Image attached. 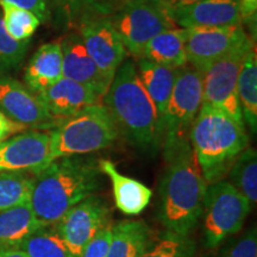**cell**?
I'll return each mask as SVG.
<instances>
[{"instance_id": "22", "label": "cell", "mask_w": 257, "mask_h": 257, "mask_svg": "<svg viewBox=\"0 0 257 257\" xmlns=\"http://www.w3.org/2000/svg\"><path fill=\"white\" fill-rule=\"evenodd\" d=\"M186 37L187 29L176 28L162 32L148 42L140 59H147L172 68L187 66L185 49Z\"/></svg>"}, {"instance_id": "3", "label": "cell", "mask_w": 257, "mask_h": 257, "mask_svg": "<svg viewBox=\"0 0 257 257\" xmlns=\"http://www.w3.org/2000/svg\"><path fill=\"white\" fill-rule=\"evenodd\" d=\"M167 163L160 185L159 219L168 231L188 236L201 218L207 184L191 146Z\"/></svg>"}, {"instance_id": "31", "label": "cell", "mask_w": 257, "mask_h": 257, "mask_svg": "<svg viewBox=\"0 0 257 257\" xmlns=\"http://www.w3.org/2000/svg\"><path fill=\"white\" fill-rule=\"evenodd\" d=\"M73 22L82 23L89 18L108 17L117 5L114 0H57Z\"/></svg>"}, {"instance_id": "24", "label": "cell", "mask_w": 257, "mask_h": 257, "mask_svg": "<svg viewBox=\"0 0 257 257\" xmlns=\"http://www.w3.org/2000/svg\"><path fill=\"white\" fill-rule=\"evenodd\" d=\"M237 95L244 124L255 135L257 131V57L253 47L244 59L237 80Z\"/></svg>"}, {"instance_id": "28", "label": "cell", "mask_w": 257, "mask_h": 257, "mask_svg": "<svg viewBox=\"0 0 257 257\" xmlns=\"http://www.w3.org/2000/svg\"><path fill=\"white\" fill-rule=\"evenodd\" d=\"M0 8L3 10L2 17L5 30L10 36L18 42H30L40 27V19L28 10L9 3L0 2Z\"/></svg>"}, {"instance_id": "37", "label": "cell", "mask_w": 257, "mask_h": 257, "mask_svg": "<svg viewBox=\"0 0 257 257\" xmlns=\"http://www.w3.org/2000/svg\"><path fill=\"white\" fill-rule=\"evenodd\" d=\"M156 2L166 10H172L194 4V3L200 2V0H156Z\"/></svg>"}, {"instance_id": "2", "label": "cell", "mask_w": 257, "mask_h": 257, "mask_svg": "<svg viewBox=\"0 0 257 257\" xmlns=\"http://www.w3.org/2000/svg\"><path fill=\"white\" fill-rule=\"evenodd\" d=\"M99 161L89 157L57 159L34 178L30 205L42 223L59 221L73 206L94 195L101 186Z\"/></svg>"}, {"instance_id": "26", "label": "cell", "mask_w": 257, "mask_h": 257, "mask_svg": "<svg viewBox=\"0 0 257 257\" xmlns=\"http://www.w3.org/2000/svg\"><path fill=\"white\" fill-rule=\"evenodd\" d=\"M18 249L23 250L28 257H73L54 224L41 227Z\"/></svg>"}, {"instance_id": "14", "label": "cell", "mask_w": 257, "mask_h": 257, "mask_svg": "<svg viewBox=\"0 0 257 257\" xmlns=\"http://www.w3.org/2000/svg\"><path fill=\"white\" fill-rule=\"evenodd\" d=\"M79 35L88 55L100 72L112 81L117 69L126 59L127 51L110 19L95 17L83 21L80 23Z\"/></svg>"}, {"instance_id": "5", "label": "cell", "mask_w": 257, "mask_h": 257, "mask_svg": "<svg viewBox=\"0 0 257 257\" xmlns=\"http://www.w3.org/2000/svg\"><path fill=\"white\" fill-rule=\"evenodd\" d=\"M50 161L100 152L117 141L119 133L104 104L87 106L50 130Z\"/></svg>"}, {"instance_id": "34", "label": "cell", "mask_w": 257, "mask_h": 257, "mask_svg": "<svg viewBox=\"0 0 257 257\" xmlns=\"http://www.w3.org/2000/svg\"><path fill=\"white\" fill-rule=\"evenodd\" d=\"M0 2L28 10L40 19L41 23H47L51 18L53 0H0Z\"/></svg>"}, {"instance_id": "13", "label": "cell", "mask_w": 257, "mask_h": 257, "mask_svg": "<svg viewBox=\"0 0 257 257\" xmlns=\"http://www.w3.org/2000/svg\"><path fill=\"white\" fill-rule=\"evenodd\" d=\"M51 163L50 135L29 128L0 143V172H27L36 175Z\"/></svg>"}, {"instance_id": "21", "label": "cell", "mask_w": 257, "mask_h": 257, "mask_svg": "<svg viewBox=\"0 0 257 257\" xmlns=\"http://www.w3.org/2000/svg\"><path fill=\"white\" fill-rule=\"evenodd\" d=\"M46 225L36 217L30 202L0 212V250L19 248Z\"/></svg>"}, {"instance_id": "29", "label": "cell", "mask_w": 257, "mask_h": 257, "mask_svg": "<svg viewBox=\"0 0 257 257\" xmlns=\"http://www.w3.org/2000/svg\"><path fill=\"white\" fill-rule=\"evenodd\" d=\"M195 244L189 238L167 230L149 245L142 257H194Z\"/></svg>"}, {"instance_id": "4", "label": "cell", "mask_w": 257, "mask_h": 257, "mask_svg": "<svg viewBox=\"0 0 257 257\" xmlns=\"http://www.w3.org/2000/svg\"><path fill=\"white\" fill-rule=\"evenodd\" d=\"M189 143L206 184L224 180L234 160L249 147L245 125L229 114L202 105L193 123Z\"/></svg>"}, {"instance_id": "32", "label": "cell", "mask_w": 257, "mask_h": 257, "mask_svg": "<svg viewBox=\"0 0 257 257\" xmlns=\"http://www.w3.org/2000/svg\"><path fill=\"white\" fill-rule=\"evenodd\" d=\"M218 257H257V233L255 227L245 231L220 251Z\"/></svg>"}, {"instance_id": "25", "label": "cell", "mask_w": 257, "mask_h": 257, "mask_svg": "<svg viewBox=\"0 0 257 257\" xmlns=\"http://www.w3.org/2000/svg\"><path fill=\"white\" fill-rule=\"evenodd\" d=\"M229 182L239 193L248 199L252 205L257 201V154L252 148H246L238 157L227 173Z\"/></svg>"}, {"instance_id": "15", "label": "cell", "mask_w": 257, "mask_h": 257, "mask_svg": "<svg viewBox=\"0 0 257 257\" xmlns=\"http://www.w3.org/2000/svg\"><path fill=\"white\" fill-rule=\"evenodd\" d=\"M166 11L176 27L182 29L243 25L239 0H200L194 4Z\"/></svg>"}, {"instance_id": "36", "label": "cell", "mask_w": 257, "mask_h": 257, "mask_svg": "<svg viewBox=\"0 0 257 257\" xmlns=\"http://www.w3.org/2000/svg\"><path fill=\"white\" fill-rule=\"evenodd\" d=\"M240 8H242L243 15V23L245 21H252V18L256 17V9H257V0H239Z\"/></svg>"}, {"instance_id": "27", "label": "cell", "mask_w": 257, "mask_h": 257, "mask_svg": "<svg viewBox=\"0 0 257 257\" xmlns=\"http://www.w3.org/2000/svg\"><path fill=\"white\" fill-rule=\"evenodd\" d=\"M34 178L27 172H0V212L30 202Z\"/></svg>"}, {"instance_id": "1", "label": "cell", "mask_w": 257, "mask_h": 257, "mask_svg": "<svg viewBox=\"0 0 257 257\" xmlns=\"http://www.w3.org/2000/svg\"><path fill=\"white\" fill-rule=\"evenodd\" d=\"M117 125L119 136L147 154L159 153L162 146V121L149 94L138 78L136 62L125 59L102 96Z\"/></svg>"}, {"instance_id": "30", "label": "cell", "mask_w": 257, "mask_h": 257, "mask_svg": "<svg viewBox=\"0 0 257 257\" xmlns=\"http://www.w3.org/2000/svg\"><path fill=\"white\" fill-rule=\"evenodd\" d=\"M30 42H18L5 30L0 15V75L17 72L27 56Z\"/></svg>"}, {"instance_id": "8", "label": "cell", "mask_w": 257, "mask_h": 257, "mask_svg": "<svg viewBox=\"0 0 257 257\" xmlns=\"http://www.w3.org/2000/svg\"><path fill=\"white\" fill-rule=\"evenodd\" d=\"M108 19L135 59H140L150 40L176 29L168 12L156 0H123L115 5Z\"/></svg>"}, {"instance_id": "10", "label": "cell", "mask_w": 257, "mask_h": 257, "mask_svg": "<svg viewBox=\"0 0 257 257\" xmlns=\"http://www.w3.org/2000/svg\"><path fill=\"white\" fill-rule=\"evenodd\" d=\"M0 111L34 130H53L64 120L54 117L37 94L10 75H0Z\"/></svg>"}, {"instance_id": "19", "label": "cell", "mask_w": 257, "mask_h": 257, "mask_svg": "<svg viewBox=\"0 0 257 257\" xmlns=\"http://www.w3.org/2000/svg\"><path fill=\"white\" fill-rule=\"evenodd\" d=\"M63 76L61 42H49L36 50L24 73L25 86L35 94L49 87Z\"/></svg>"}, {"instance_id": "23", "label": "cell", "mask_w": 257, "mask_h": 257, "mask_svg": "<svg viewBox=\"0 0 257 257\" xmlns=\"http://www.w3.org/2000/svg\"><path fill=\"white\" fill-rule=\"evenodd\" d=\"M149 243V227L143 221H120L112 227L107 257H142Z\"/></svg>"}, {"instance_id": "35", "label": "cell", "mask_w": 257, "mask_h": 257, "mask_svg": "<svg viewBox=\"0 0 257 257\" xmlns=\"http://www.w3.org/2000/svg\"><path fill=\"white\" fill-rule=\"evenodd\" d=\"M25 130H29V128L24 125L10 119L8 115H5L0 111V143L5 142L10 137L23 133Z\"/></svg>"}, {"instance_id": "11", "label": "cell", "mask_w": 257, "mask_h": 257, "mask_svg": "<svg viewBox=\"0 0 257 257\" xmlns=\"http://www.w3.org/2000/svg\"><path fill=\"white\" fill-rule=\"evenodd\" d=\"M249 38L243 25L187 29L185 43L187 63L204 73L212 63L245 43Z\"/></svg>"}, {"instance_id": "9", "label": "cell", "mask_w": 257, "mask_h": 257, "mask_svg": "<svg viewBox=\"0 0 257 257\" xmlns=\"http://www.w3.org/2000/svg\"><path fill=\"white\" fill-rule=\"evenodd\" d=\"M253 47L255 43L249 38L201 73L202 105L225 112L240 125L245 124L237 95V80L244 59Z\"/></svg>"}, {"instance_id": "33", "label": "cell", "mask_w": 257, "mask_h": 257, "mask_svg": "<svg viewBox=\"0 0 257 257\" xmlns=\"http://www.w3.org/2000/svg\"><path fill=\"white\" fill-rule=\"evenodd\" d=\"M112 227L113 224L110 221L99 230L94 237L86 244L80 257H107L112 239Z\"/></svg>"}, {"instance_id": "20", "label": "cell", "mask_w": 257, "mask_h": 257, "mask_svg": "<svg viewBox=\"0 0 257 257\" xmlns=\"http://www.w3.org/2000/svg\"><path fill=\"white\" fill-rule=\"evenodd\" d=\"M135 62H136L138 78L155 105L163 128V115L174 88L179 68L161 66L147 59H137Z\"/></svg>"}, {"instance_id": "7", "label": "cell", "mask_w": 257, "mask_h": 257, "mask_svg": "<svg viewBox=\"0 0 257 257\" xmlns=\"http://www.w3.org/2000/svg\"><path fill=\"white\" fill-rule=\"evenodd\" d=\"M251 204L229 181L208 184L202 207V233L207 248L220 245L239 232L251 211Z\"/></svg>"}, {"instance_id": "17", "label": "cell", "mask_w": 257, "mask_h": 257, "mask_svg": "<svg viewBox=\"0 0 257 257\" xmlns=\"http://www.w3.org/2000/svg\"><path fill=\"white\" fill-rule=\"evenodd\" d=\"M37 96L47 110L60 119H67L87 106L100 104L101 99L92 89L63 76Z\"/></svg>"}, {"instance_id": "12", "label": "cell", "mask_w": 257, "mask_h": 257, "mask_svg": "<svg viewBox=\"0 0 257 257\" xmlns=\"http://www.w3.org/2000/svg\"><path fill=\"white\" fill-rule=\"evenodd\" d=\"M108 216L110 210L107 205L94 194L66 212L54 226L68 245L73 257H80L86 244L110 223Z\"/></svg>"}, {"instance_id": "6", "label": "cell", "mask_w": 257, "mask_h": 257, "mask_svg": "<svg viewBox=\"0 0 257 257\" xmlns=\"http://www.w3.org/2000/svg\"><path fill=\"white\" fill-rule=\"evenodd\" d=\"M201 104V73L192 66L181 67L163 115L161 148L166 161L191 146L189 134Z\"/></svg>"}, {"instance_id": "16", "label": "cell", "mask_w": 257, "mask_h": 257, "mask_svg": "<svg viewBox=\"0 0 257 257\" xmlns=\"http://www.w3.org/2000/svg\"><path fill=\"white\" fill-rule=\"evenodd\" d=\"M61 42L63 78L81 83L102 99L111 85L86 50L79 32L67 35Z\"/></svg>"}, {"instance_id": "38", "label": "cell", "mask_w": 257, "mask_h": 257, "mask_svg": "<svg viewBox=\"0 0 257 257\" xmlns=\"http://www.w3.org/2000/svg\"><path fill=\"white\" fill-rule=\"evenodd\" d=\"M0 257H28L23 250L16 249H2L0 250Z\"/></svg>"}, {"instance_id": "18", "label": "cell", "mask_w": 257, "mask_h": 257, "mask_svg": "<svg viewBox=\"0 0 257 257\" xmlns=\"http://www.w3.org/2000/svg\"><path fill=\"white\" fill-rule=\"evenodd\" d=\"M102 174L107 175L112 184L115 206L127 216H137L148 207L153 193L150 188L136 179L120 174L110 160L99 161Z\"/></svg>"}]
</instances>
